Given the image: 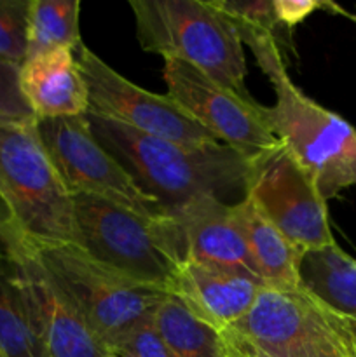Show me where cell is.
Returning a JSON list of instances; mask_svg holds the SVG:
<instances>
[{
  "mask_svg": "<svg viewBox=\"0 0 356 357\" xmlns=\"http://www.w3.org/2000/svg\"><path fill=\"white\" fill-rule=\"evenodd\" d=\"M79 0H30L27 59L54 49L80 45Z\"/></svg>",
  "mask_w": 356,
  "mask_h": 357,
  "instance_id": "19",
  "label": "cell"
},
{
  "mask_svg": "<svg viewBox=\"0 0 356 357\" xmlns=\"http://www.w3.org/2000/svg\"><path fill=\"white\" fill-rule=\"evenodd\" d=\"M243 42L274 89L276 103L262 107L269 128L313 178L325 201L356 187V129L292 82L272 35H251Z\"/></svg>",
  "mask_w": 356,
  "mask_h": 357,
  "instance_id": "2",
  "label": "cell"
},
{
  "mask_svg": "<svg viewBox=\"0 0 356 357\" xmlns=\"http://www.w3.org/2000/svg\"><path fill=\"white\" fill-rule=\"evenodd\" d=\"M225 333H227V331H225ZM230 340H232V338H230ZM232 344H234V347H236V351H237V354H239V357H267V356L260 354V352L253 351V349L246 347V345L237 344V342H234V340H232Z\"/></svg>",
  "mask_w": 356,
  "mask_h": 357,
  "instance_id": "26",
  "label": "cell"
},
{
  "mask_svg": "<svg viewBox=\"0 0 356 357\" xmlns=\"http://www.w3.org/2000/svg\"><path fill=\"white\" fill-rule=\"evenodd\" d=\"M248 251L265 288L293 289L300 286L299 267L306 251L292 243L250 197L234 204Z\"/></svg>",
  "mask_w": 356,
  "mask_h": 357,
  "instance_id": "16",
  "label": "cell"
},
{
  "mask_svg": "<svg viewBox=\"0 0 356 357\" xmlns=\"http://www.w3.org/2000/svg\"><path fill=\"white\" fill-rule=\"evenodd\" d=\"M353 324H355V337H356V321H353Z\"/></svg>",
  "mask_w": 356,
  "mask_h": 357,
  "instance_id": "27",
  "label": "cell"
},
{
  "mask_svg": "<svg viewBox=\"0 0 356 357\" xmlns=\"http://www.w3.org/2000/svg\"><path fill=\"white\" fill-rule=\"evenodd\" d=\"M107 351L115 357H177L157 331L154 317L112 342Z\"/></svg>",
  "mask_w": 356,
  "mask_h": 357,
  "instance_id": "23",
  "label": "cell"
},
{
  "mask_svg": "<svg viewBox=\"0 0 356 357\" xmlns=\"http://www.w3.org/2000/svg\"><path fill=\"white\" fill-rule=\"evenodd\" d=\"M0 204L30 239L75 243L73 197L52 166L35 122L0 124Z\"/></svg>",
  "mask_w": 356,
  "mask_h": 357,
  "instance_id": "6",
  "label": "cell"
},
{
  "mask_svg": "<svg viewBox=\"0 0 356 357\" xmlns=\"http://www.w3.org/2000/svg\"><path fill=\"white\" fill-rule=\"evenodd\" d=\"M0 356L49 357L9 279L0 272Z\"/></svg>",
  "mask_w": 356,
  "mask_h": 357,
  "instance_id": "20",
  "label": "cell"
},
{
  "mask_svg": "<svg viewBox=\"0 0 356 357\" xmlns=\"http://www.w3.org/2000/svg\"><path fill=\"white\" fill-rule=\"evenodd\" d=\"M212 3L232 21L239 37H244V35H272L276 37L279 23L274 14L272 0H258V2L212 0Z\"/></svg>",
  "mask_w": 356,
  "mask_h": 357,
  "instance_id": "22",
  "label": "cell"
},
{
  "mask_svg": "<svg viewBox=\"0 0 356 357\" xmlns=\"http://www.w3.org/2000/svg\"><path fill=\"white\" fill-rule=\"evenodd\" d=\"M73 223L75 244L91 257L135 281L171 293L184 248L170 213L143 218L112 202L75 195Z\"/></svg>",
  "mask_w": 356,
  "mask_h": 357,
  "instance_id": "5",
  "label": "cell"
},
{
  "mask_svg": "<svg viewBox=\"0 0 356 357\" xmlns=\"http://www.w3.org/2000/svg\"><path fill=\"white\" fill-rule=\"evenodd\" d=\"M154 324L177 357H239L225 331L195 316L171 293L154 314Z\"/></svg>",
  "mask_w": 356,
  "mask_h": 357,
  "instance_id": "18",
  "label": "cell"
},
{
  "mask_svg": "<svg viewBox=\"0 0 356 357\" xmlns=\"http://www.w3.org/2000/svg\"><path fill=\"white\" fill-rule=\"evenodd\" d=\"M227 335L267 357H356L355 324L302 286L264 288Z\"/></svg>",
  "mask_w": 356,
  "mask_h": 357,
  "instance_id": "7",
  "label": "cell"
},
{
  "mask_svg": "<svg viewBox=\"0 0 356 357\" xmlns=\"http://www.w3.org/2000/svg\"><path fill=\"white\" fill-rule=\"evenodd\" d=\"M20 87L37 121L77 117L89 110L86 80L70 49H54L24 59Z\"/></svg>",
  "mask_w": 356,
  "mask_h": 357,
  "instance_id": "15",
  "label": "cell"
},
{
  "mask_svg": "<svg viewBox=\"0 0 356 357\" xmlns=\"http://www.w3.org/2000/svg\"><path fill=\"white\" fill-rule=\"evenodd\" d=\"M328 3L318 0H272L278 23L286 28H293L302 23L307 16L318 9H323Z\"/></svg>",
  "mask_w": 356,
  "mask_h": 357,
  "instance_id": "25",
  "label": "cell"
},
{
  "mask_svg": "<svg viewBox=\"0 0 356 357\" xmlns=\"http://www.w3.org/2000/svg\"><path fill=\"white\" fill-rule=\"evenodd\" d=\"M264 288V281L246 268L185 260L171 295L202 321L227 331L250 312Z\"/></svg>",
  "mask_w": 356,
  "mask_h": 357,
  "instance_id": "13",
  "label": "cell"
},
{
  "mask_svg": "<svg viewBox=\"0 0 356 357\" xmlns=\"http://www.w3.org/2000/svg\"><path fill=\"white\" fill-rule=\"evenodd\" d=\"M246 195L300 250L335 244L327 201L286 146L251 164Z\"/></svg>",
  "mask_w": 356,
  "mask_h": 357,
  "instance_id": "12",
  "label": "cell"
},
{
  "mask_svg": "<svg viewBox=\"0 0 356 357\" xmlns=\"http://www.w3.org/2000/svg\"><path fill=\"white\" fill-rule=\"evenodd\" d=\"M142 49L201 70L248 94L246 58L237 28L212 0H131Z\"/></svg>",
  "mask_w": 356,
  "mask_h": 357,
  "instance_id": "3",
  "label": "cell"
},
{
  "mask_svg": "<svg viewBox=\"0 0 356 357\" xmlns=\"http://www.w3.org/2000/svg\"><path fill=\"white\" fill-rule=\"evenodd\" d=\"M0 272L16 289L49 357H108L103 342L38 264L0 204Z\"/></svg>",
  "mask_w": 356,
  "mask_h": 357,
  "instance_id": "8",
  "label": "cell"
},
{
  "mask_svg": "<svg viewBox=\"0 0 356 357\" xmlns=\"http://www.w3.org/2000/svg\"><path fill=\"white\" fill-rule=\"evenodd\" d=\"M79 65L89 94L87 114L110 119L143 135L185 145L218 142L168 94L142 89L82 45Z\"/></svg>",
  "mask_w": 356,
  "mask_h": 357,
  "instance_id": "11",
  "label": "cell"
},
{
  "mask_svg": "<svg viewBox=\"0 0 356 357\" xmlns=\"http://www.w3.org/2000/svg\"><path fill=\"white\" fill-rule=\"evenodd\" d=\"M87 121L94 138L166 211L201 195L225 204L246 197L251 162L223 143L185 145L93 114H87Z\"/></svg>",
  "mask_w": 356,
  "mask_h": 357,
  "instance_id": "1",
  "label": "cell"
},
{
  "mask_svg": "<svg viewBox=\"0 0 356 357\" xmlns=\"http://www.w3.org/2000/svg\"><path fill=\"white\" fill-rule=\"evenodd\" d=\"M168 96L185 114L230 146L248 162L279 150L281 139L272 132L258 105L250 94L237 93L213 80L201 70L177 59H164Z\"/></svg>",
  "mask_w": 356,
  "mask_h": 357,
  "instance_id": "10",
  "label": "cell"
},
{
  "mask_svg": "<svg viewBox=\"0 0 356 357\" xmlns=\"http://www.w3.org/2000/svg\"><path fill=\"white\" fill-rule=\"evenodd\" d=\"M108 357H115V356H112V354H110V356H108Z\"/></svg>",
  "mask_w": 356,
  "mask_h": 357,
  "instance_id": "28",
  "label": "cell"
},
{
  "mask_svg": "<svg viewBox=\"0 0 356 357\" xmlns=\"http://www.w3.org/2000/svg\"><path fill=\"white\" fill-rule=\"evenodd\" d=\"M168 213L180 232L184 261L241 267L258 275L234 204L201 195Z\"/></svg>",
  "mask_w": 356,
  "mask_h": 357,
  "instance_id": "14",
  "label": "cell"
},
{
  "mask_svg": "<svg viewBox=\"0 0 356 357\" xmlns=\"http://www.w3.org/2000/svg\"><path fill=\"white\" fill-rule=\"evenodd\" d=\"M0 357H2V356H0Z\"/></svg>",
  "mask_w": 356,
  "mask_h": 357,
  "instance_id": "29",
  "label": "cell"
},
{
  "mask_svg": "<svg viewBox=\"0 0 356 357\" xmlns=\"http://www.w3.org/2000/svg\"><path fill=\"white\" fill-rule=\"evenodd\" d=\"M38 138L66 190L129 209L143 218H161L166 208L147 195L131 174L94 138L86 115L38 119Z\"/></svg>",
  "mask_w": 356,
  "mask_h": 357,
  "instance_id": "9",
  "label": "cell"
},
{
  "mask_svg": "<svg viewBox=\"0 0 356 357\" xmlns=\"http://www.w3.org/2000/svg\"><path fill=\"white\" fill-rule=\"evenodd\" d=\"M299 278L300 286L328 309L356 321V260L337 244L307 250Z\"/></svg>",
  "mask_w": 356,
  "mask_h": 357,
  "instance_id": "17",
  "label": "cell"
},
{
  "mask_svg": "<svg viewBox=\"0 0 356 357\" xmlns=\"http://www.w3.org/2000/svg\"><path fill=\"white\" fill-rule=\"evenodd\" d=\"M31 251L105 347L154 317L170 293L143 284L91 257L75 243L35 241Z\"/></svg>",
  "mask_w": 356,
  "mask_h": 357,
  "instance_id": "4",
  "label": "cell"
},
{
  "mask_svg": "<svg viewBox=\"0 0 356 357\" xmlns=\"http://www.w3.org/2000/svg\"><path fill=\"white\" fill-rule=\"evenodd\" d=\"M30 0H0V56L23 65L28 47Z\"/></svg>",
  "mask_w": 356,
  "mask_h": 357,
  "instance_id": "21",
  "label": "cell"
},
{
  "mask_svg": "<svg viewBox=\"0 0 356 357\" xmlns=\"http://www.w3.org/2000/svg\"><path fill=\"white\" fill-rule=\"evenodd\" d=\"M20 65L0 56V124H31L37 117L20 87Z\"/></svg>",
  "mask_w": 356,
  "mask_h": 357,
  "instance_id": "24",
  "label": "cell"
}]
</instances>
